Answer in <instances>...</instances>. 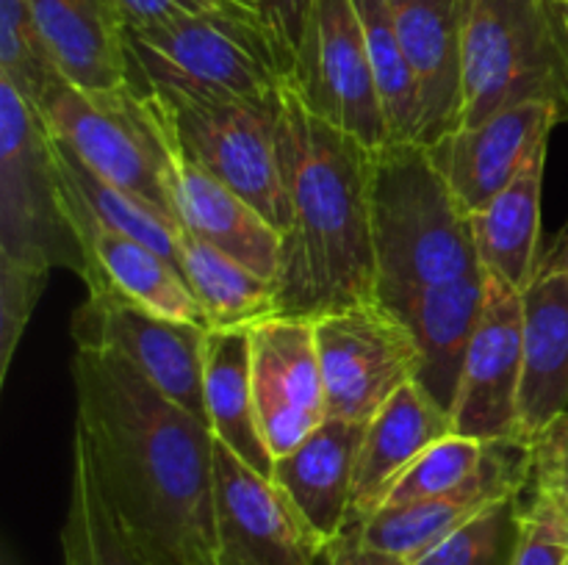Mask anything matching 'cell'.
Wrapping results in <instances>:
<instances>
[{
    "instance_id": "10",
    "label": "cell",
    "mask_w": 568,
    "mask_h": 565,
    "mask_svg": "<svg viewBox=\"0 0 568 565\" xmlns=\"http://www.w3.org/2000/svg\"><path fill=\"white\" fill-rule=\"evenodd\" d=\"M288 83L316 120L364 147L381 150L392 142L353 0H314Z\"/></svg>"
},
{
    "instance_id": "34",
    "label": "cell",
    "mask_w": 568,
    "mask_h": 565,
    "mask_svg": "<svg viewBox=\"0 0 568 565\" xmlns=\"http://www.w3.org/2000/svg\"><path fill=\"white\" fill-rule=\"evenodd\" d=\"M48 269H33L0 258V382L9 374L17 343L48 288Z\"/></svg>"
},
{
    "instance_id": "1",
    "label": "cell",
    "mask_w": 568,
    "mask_h": 565,
    "mask_svg": "<svg viewBox=\"0 0 568 565\" xmlns=\"http://www.w3.org/2000/svg\"><path fill=\"white\" fill-rule=\"evenodd\" d=\"M75 438L150 565H216L214 432L114 352L75 349Z\"/></svg>"
},
{
    "instance_id": "28",
    "label": "cell",
    "mask_w": 568,
    "mask_h": 565,
    "mask_svg": "<svg viewBox=\"0 0 568 565\" xmlns=\"http://www.w3.org/2000/svg\"><path fill=\"white\" fill-rule=\"evenodd\" d=\"M50 133V131H48ZM50 147H53L55 166L67 186L75 192V197L94 214V219L103 222L111 230H120L136 242L148 244L159 255H164L170 264L183 271V227L161 216L159 210L148 208L144 203L133 199L114 183L103 181L94 170H89L67 142H61L55 133H50Z\"/></svg>"
},
{
    "instance_id": "41",
    "label": "cell",
    "mask_w": 568,
    "mask_h": 565,
    "mask_svg": "<svg viewBox=\"0 0 568 565\" xmlns=\"http://www.w3.org/2000/svg\"><path fill=\"white\" fill-rule=\"evenodd\" d=\"M211 3L220 6V9H225V11H231V14H236V17H247V20L261 22L258 9H255L253 0H211Z\"/></svg>"
},
{
    "instance_id": "15",
    "label": "cell",
    "mask_w": 568,
    "mask_h": 565,
    "mask_svg": "<svg viewBox=\"0 0 568 565\" xmlns=\"http://www.w3.org/2000/svg\"><path fill=\"white\" fill-rule=\"evenodd\" d=\"M530 482V446L521 441L488 443L486 463L471 480L422 502L381 507L355 526L358 543L414 565L458 526L503 499L519 496Z\"/></svg>"
},
{
    "instance_id": "24",
    "label": "cell",
    "mask_w": 568,
    "mask_h": 565,
    "mask_svg": "<svg viewBox=\"0 0 568 565\" xmlns=\"http://www.w3.org/2000/svg\"><path fill=\"white\" fill-rule=\"evenodd\" d=\"M61 75L83 92L131 86L116 0H28Z\"/></svg>"
},
{
    "instance_id": "4",
    "label": "cell",
    "mask_w": 568,
    "mask_h": 565,
    "mask_svg": "<svg viewBox=\"0 0 568 565\" xmlns=\"http://www.w3.org/2000/svg\"><path fill=\"white\" fill-rule=\"evenodd\" d=\"M544 103L568 122V0H464V116Z\"/></svg>"
},
{
    "instance_id": "23",
    "label": "cell",
    "mask_w": 568,
    "mask_h": 565,
    "mask_svg": "<svg viewBox=\"0 0 568 565\" xmlns=\"http://www.w3.org/2000/svg\"><path fill=\"white\" fill-rule=\"evenodd\" d=\"M175 199L183 233L231 255L264 280H277L283 249L281 230H275L258 208L186 158L181 150H178Z\"/></svg>"
},
{
    "instance_id": "14",
    "label": "cell",
    "mask_w": 568,
    "mask_h": 565,
    "mask_svg": "<svg viewBox=\"0 0 568 565\" xmlns=\"http://www.w3.org/2000/svg\"><path fill=\"white\" fill-rule=\"evenodd\" d=\"M255 415L272 458H283L327 419L314 319L270 316L250 327Z\"/></svg>"
},
{
    "instance_id": "38",
    "label": "cell",
    "mask_w": 568,
    "mask_h": 565,
    "mask_svg": "<svg viewBox=\"0 0 568 565\" xmlns=\"http://www.w3.org/2000/svg\"><path fill=\"white\" fill-rule=\"evenodd\" d=\"M116 9H120L125 28H153L172 20H181V17L205 14V11H225L211 3V0H116Z\"/></svg>"
},
{
    "instance_id": "11",
    "label": "cell",
    "mask_w": 568,
    "mask_h": 565,
    "mask_svg": "<svg viewBox=\"0 0 568 565\" xmlns=\"http://www.w3.org/2000/svg\"><path fill=\"white\" fill-rule=\"evenodd\" d=\"M70 332L75 349L120 355L172 402L209 424L203 391L209 327L170 319L122 294L105 291L89 294L78 305Z\"/></svg>"
},
{
    "instance_id": "20",
    "label": "cell",
    "mask_w": 568,
    "mask_h": 565,
    "mask_svg": "<svg viewBox=\"0 0 568 565\" xmlns=\"http://www.w3.org/2000/svg\"><path fill=\"white\" fill-rule=\"evenodd\" d=\"M483 299H486V275L422 286L383 302L414 336L419 349L416 382L449 415L458 399L466 349L483 314Z\"/></svg>"
},
{
    "instance_id": "26",
    "label": "cell",
    "mask_w": 568,
    "mask_h": 565,
    "mask_svg": "<svg viewBox=\"0 0 568 565\" xmlns=\"http://www.w3.org/2000/svg\"><path fill=\"white\" fill-rule=\"evenodd\" d=\"M547 153L536 155L505 192L469 214L477 258L486 275L525 294L538 277L541 238V188Z\"/></svg>"
},
{
    "instance_id": "18",
    "label": "cell",
    "mask_w": 568,
    "mask_h": 565,
    "mask_svg": "<svg viewBox=\"0 0 568 565\" xmlns=\"http://www.w3.org/2000/svg\"><path fill=\"white\" fill-rule=\"evenodd\" d=\"M419 97V142L458 131L464 116V0H388Z\"/></svg>"
},
{
    "instance_id": "16",
    "label": "cell",
    "mask_w": 568,
    "mask_h": 565,
    "mask_svg": "<svg viewBox=\"0 0 568 565\" xmlns=\"http://www.w3.org/2000/svg\"><path fill=\"white\" fill-rule=\"evenodd\" d=\"M555 125L560 116L552 105L527 103L499 111L480 125L458 127L425 147L466 214H475L505 192L536 155L547 153Z\"/></svg>"
},
{
    "instance_id": "21",
    "label": "cell",
    "mask_w": 568,
    "mask_h": 565,
    "mask_svg": "<svg viewBox=\"0 0 568 565\" xmlns=\"http://www.w3.org/2000/svg\"><path fill=\"white\" fill-rule=\"evenodd\" d=\"M366 424L325 419L303 443L275 460L272 480L292 499L322 546L347 532L355 458Z\"/></svg>"
},
{
    "instance_id": "35",
    "label": "cell",
    "mask_w": 568,
    "mask_h": 565,
    "mask_svg": "<svg viewBox=\"0 0 568 565\" xmlns=\"http://www.w3.org/2000/svg\"><path fill=\"white\" fill-rule=\"evenodd\" d=\"M568 515L532 496L516 510V537L508 565H566Z\"/></svg>"
},
{
    "instance_id": "17",
    "label": "cell",
    "mask_w": 568,
    "mask_h": 565,
    "mask_svg": "<svg viewBox=\"0 0 568 565\" xmlns=\"http://www.w3.org/2000/svg\"><path fill=\"white\" fill-rule=\"evenodd\" d=\"M59 181L67 216L75 227L83 258H87L83 282H87L89 294L114 291L161 316L209 327L197 297L189 288L186 275L175 264H170L164 255L150 249L148 244L136 242L120 230H111L103 222L94 219L92 210L67 186L61 172Z\"/></svg>"
},
{
    "instance_id": "33",
    "label": "cell",
    "mask_w": 568,
    "mask_h": 565,
    "mask_svg": "<svg viewBox=\"0 0 568 565\" xmlns=\"http://www.w3.org/2000/svg\"><path fill=\"white\" fill-rule=\"evenodd\" d=\"M516 510H519V496L491 504L458 526L453 535L444 537L414 565H499L510 526H516Z\"/></svg>"
},
{
    "instance_id": "7",
    "label": "cell",
    "mask_w": 568,
    "mask_h": 565,
    "mask_svg": "<svg viewBox=\"0 0 568 565\" xmlns=\"http://www.w3.org/2000/svg\"><path fill=\"white\" fill-rule=\"evenodd\" d=\"M0 258L33 269H70L83 280L48 125L14 83L0 78Z\"/></svg>"
},
{
    "instance_id": "2",
    "label": "cell",
    "mask_w": 568,
    "mask_h": 565,
    "mask_svg": "<svg viewBox=\"0 0 568 565\" xmlns=\"http://www.w3.org/2000/svg\"><path fill=\"white\" fill-rule=\"evenodd\" d=\"M281 153L288 194L277 316L316 319L377 299L372 238L375 150L316 120L283 81Z\"/></svg>"
},
{
    "instance_id": "22",
    "label": "cell",
    "mask_w": 568,
    "mask_h": 565,
    "mask_svg": "<svg viewBox=\"0 0 568 565\" xmlns=\"http://www.w3.org/2000/svg\"><path fill=\"white\" fill-rule=\"evenodd\" d=\"M519 438L530 446L568 413V271H541L525 294Z\"/></svg>"
},
{
    "instance_id": "39",
    "label": "cell",
    "mask_w": 568,
    "mask_h": 565,
    "mask_svg": "<svg viewBox=\"0 0 568 565\" xmlns=\"http://www.w3.org/2000/svg\"><path fill=\"white\" fill-rule=\"evenodd\" d=\"M320 565H410V563L392 557V554L375 552V548H366L364 543H358V537H355L353 532H344L342 537L327 543L325 552H322L320 557Z\"/></svg>"
},
{
    "instance_id": "40",
    "label": "cell",
    "mask_w": 568,
    "mask_h": 565,
    "mask_svg": "<svg viewBox=\"0 0 568 565\" xmlns=\"http://www.w3.org/2000/svg\"><path fill=\"white\" fill-rule=\"evenodd\" d=\"M541 271H568V227L560 233V238L555 242V247L541 258L538 275H541Z\"/></svg>"
},
{
    "instance_id": "36",
    "label": "cell",
    "mask_w": 568,
    "mask_h": 565,
    "mask_svg": "<svg viewBox=\"0 0 568 565\" xmlns=\"http://www.w3.org/2000/svg\"><path fill=\"white\" fill-rule=\"evenodd\" d=\"M530 493L568 515V413L530 443Z\"/></svg>"
},
{
    "instance_id": "12",
    "label": "cell",
    "mask_w": 568,
    "mask_h": 565,
    "mask_svg": "<svg viewBox=\"0 0 568 565\" xmlns=\"http://www.w3.org/2000/svg\"><path fill=\"white\" fill-rule=\"evenodd\" d=\"M216 565H320L325 546L275 480L214 443Z\"/></svg>"
},
{
    "instance_id": "6",
    "label": "cell",
    "mask_w": 568,
    "mask_h": 565,
    "mask_svg": "<svg viewBox=\"0 0 568 565\" xmlns=\"http://www.w3.org/2000/svg\"><path fill=\"white\" fill-rule=\"evenodd\" d=\"M37 111L48 131L70 144L89 170L181 225L178 144L155 100L142 97L133 86L83 92L61 78Z\"/></svg>"
},
{
    "instance_id": "29",
    "label": "cell",
    "mask_w": 568,
    "mask_h": 565,
    "mask_svg": "<svg viewBox=\"0 0 568 565\" xmlns=\"http://www.w3.org/2000/svg\"><path fill=\"white\" fill-rule=\"evenodd\" d=\"M61 557L64 565H150L116 524L78 438H72V485L61 526Z\"/></svg>"
},
{
    "instance_id": "19",
    "label": "cell",
    "mask_w": 568,
    "mask_h": 565,
    "mask_svg": "<svg viewBox=\"0 0 568 565\" xmlns=\"http://www.w3.org/2000/svg\"><path fill=\"white\" fill-rule=\"evenodd\" d=\"M453 432V415L419 382L399 388L366 424L355 458L347 532L372 518L425 449Z\"/></svg>"
},
{
    "instance_id": "32",
    "label": "cell",
    "mask_w": 568,
    "mask_h": 565,
    "mask_svg": "<svg viewBox=\"0 0 568 565\" xmlns=\"http://www.w3.org/2000/svg\"><path fill=\"white\" fill-rule=\"evenodd\" d=\"M486 454L488 443L477 441V438L458 435V432L442 438L433 446H427L425 454L399 476L383 507L422 502V499L438 496V493L464 485L480 471V465L486 463Z\"/></svg>"
},
{
    "instance_id": "3",
    "label": "cell",
    "mask_w": 568,
    "mask_h": 565,
    "mask_svg": "<svg viewBox=\"0 0 568 565\" xmlns=\"http://www.w3.org/2000/svg\"><path fill=\"white\" fill-rule=\"evenodd\" d=\"M377 299L486 275L471 219L419 142H388L372 164Z\"/></svg>"
},
{
    "instance_id": "27",
    "label": "cell",
    "mask_w": 568,
    "mask_h": 565,
    "mask_svg": "<svg viewBox=\"0 0 568 565\" xmlns=\"http://www.w3.org/2000/svg\"><path fill=\"white\" fill-rule=\"evenodd\" d=\"M183 275L203 308L209 330L253 327L277 316V288L231 255L183 233Z\"/></svg>"
},
{
    "instance_id": "8",
    "label": "cell",
    "mask_w": 568,
    "mask_h": 565,
    "mask_svg": "<svg viewBox=\"0 0 568 565\" xmlns=\"http://www.w3.org/2000/svg\"><path fill=\"white\" fill-rule=\"evenodd\" d=\"M178 150L288 230L286 172L281 153L283 86L258 97L159 105Z\"/></svg>"
},
{
    "instance_id": "30",
    "label": "cell",
    "mask_w": 568,
    "mask_h": 565,
    "mask_svg": "<svg viewBox=\"0 0 568 565\" xmlns=\"http://www.w3.org/2000/svg\"><path fill=\"white\" fill-rule=\"evenodd\" d=\"M353 6L364 25L366 50H369L383 111H386L388 136L392 142H419V97H416L414 75L399 44L392 6L388 0H353Z\"/></svg>"
},
{
    "instance_id": "25",
    "label": "cell",
    "mask_w": 568,
    "mask_h": 565,
    "mask_svg": "<svg viewBox=\"0 0 568 565\" xmlns=\"http://www.w3.org/2000/svg\"><path fill=\"white\" fill-rule=\"evenodd\" d=\"M203 391L209 424L216 441L231 449L250 469L272 480L275 458L261 435L258 415H255L250 327L205 332Z\"/></svg>"
},
{
    "instance_id": "42",
    "label": "cell",
    "mask_w": 568,
    "mask_h": 565,
    "mask_svg": "<svg viewBox=\"0 0 568 565\" xmlns=\"http://www.w3.org/2000/svg\"><path fill=\"white\" fill-rule=\"evenodd\" d=\"M566 565H568V563H566Z\"/></svg>"
},
{
    "instance_id": "31",
    "label": "cell",
    "mask_w": 568,
    "mask_h": 565,
    "mask_svg": "<svg viewBox=\"0 0 568 565\" xmlns=\"http://www.w3.org/2000/svg\"><path fill=\"white\" fill-rule=\"evenodd\" d=\"M0 78L14 83L33 109L64 78L28 0H0Z\"/></svg>"
},
{
    "instance_id": "13",
    "label": "cell",
    "mask_w": 568,
    "mask_h": 565,
    "mask_svg": "<svg viewBox=\"0 0 568 565\" xmlns=\"http://www.w3.org/2000/svg\"><path fill=\"white\" fill-rule=\"evenodd\" d=\"M525 366V297L486 275V299L466 349L453 410L458 435L483 443L521 441L519 391Z\"/></svg>"
},
{
    "instance_id": "5",
    "label": "cell",
    "mask_w": 568,
    "mask_h": 565,
    "mask_svg": "<svg viewBox=\"0 0 568 565\" xmlns=\"http://www.w3.org/2000/svg\"><path fill=\"white\" fill-rule=\"evenodd\" d=\"M125 50L131 86L159 105L258 97L283 86L261 22L227 11L125 28Z\"/></svg>"
},
{
    "instance_id": "9",
    "label": "cell",
    "mask_w": 568,
    "mask_h": 565,
    "mask_svg": "<svg viewBox=\"0 0 568 565\" xmlns=\"http://www.w3.org/2000/svg\"><path fill=\"white\" fill-rule=\"evenodd\" d=\"M314 332L327 419L369 424L399 388L416 382L414 336L381 299L316 316Z\"/></svg>"
},
{
    "instance_id": "37",
    "label": "cell",
    "mask_w": 568,
    "mask_h": 565,
    "mask_svg": "<svg viewBox=\"0 0 568 565\" xmlns=\"http://www.w3.org/2000/svg\"><path fill=\"white\" fill-rule=\"evenodd\" d=\"M253 3L258 9L266 39H270L277 70H281L283 81H288L294 72L305 25H308L311 9H314V0H253Z\"/></svg>"
}]
</instances>
